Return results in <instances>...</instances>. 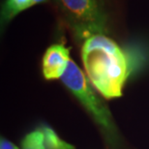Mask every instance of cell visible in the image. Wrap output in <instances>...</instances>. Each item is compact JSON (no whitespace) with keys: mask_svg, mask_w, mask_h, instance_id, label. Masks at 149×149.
I'll return each mask as SVG.
<instances>
[{"mask_svg":"<svg viewBox=\"0 0 149 149\" xmlns=\"http://www.w3.org/2000/svg\"><path fill=\"white\" fill-rule=\"evenodd\" d=\"M0 149H19V148L15 144L12 143V142L8 141L7 139H1V141H0Z\"/></svg>","mask_w":149,"mask_h":149,"instance_id":"obj_8","label":"cell"},{"mask_svg":"<svg viewBox=\"0 0 149 149\" xmlns=\"http://www.w3.org/2000/svg\"><path fill=\"white\" fill-rule=\"evenodd\" d=\"M70 61L69 49L60 44L50 46L43 57V74L45 79H61Z\"/></svg>","mask_w":149,"mask_h":149,"instance_id":"obj_4","label":"cell"},{"mask_svg":"<svg viewBox=\"0 0 149 149\" xmlns=\"http://www.w3.org/2000/svg\"><path fill=\"white\" fill-rule=\"evenodd\" d=\"M76 36L84 41L94 34H104L107 16L99 0H55Z\"/></svg>","mask_w":149,"mask_h":149,"instance_id":"obj_2","label":"cell"},{"mask_svg":"<svg viewBox=\"0 0 149 149\" xmlns=\"http://www.w3.org/2000/svg\"><path fill=\"white\" fill-rule=\"evenodd\" d=\"M42 132L44 134L45 145L47 149H74L73 145L62 141L56 133L49 127L43 128Z\"/></svg>","mask_w":149,"mask_h":149,"instance_id":"obj_6","label":"cell"},{"mask_svg":"<svg viewBox=\"0 0 149 149\" xmlns=\"http://www.w3.org/2000/svg\"><path fill=\"white\" fill-rule=\"evenodd\" d=\"M22 149H47L42 131H34L28 134L22 141Z\"/></svg>","mask_w":149,"mask_h":149,"instance_id":"obj_7","label":"cell"},{"mask_svg":"<svg viewBox=\"0 0 149 149\" xmlns=\"http://www.w3.org/2000/svg\"><path fill=\"white\" fill-rule=\"evenodd\" d=\"M60 79L90 112L98 124L106 130H112V119L109 109L95 95L84 73L74 61L71 60L69 62Z\"/></svg>","mask_w":149,"mask_h":149,"instance_id":"obj_3","label":"cell"},{"mask_svg":"<svg viewBox=\"0 0 149 149\" xmlns=\"http://www.w3.org/2000/svg\"><path fill=\"white\" fill-rule=\"evenodd\" d=\"M49 0H5L1 9V22L7 23L19 13L27 10L30 7Z\"/></svg>","mask_w":149,"mask_h":149,"instance_id":"obj_5","label":"cell"},{"mask_svg":"<svg viewBox=\"0 0 149 149\" xmlns=\"http://www.w3.org/2000/svg\"><path fill=\"white\" fill-rule=\"evenodd\" d=\"M81 58L93 86L107 99L120 97L129 74V62L120 47L105 34H94L82 44Z\"/></svg>","mask_w":149,"mask_h":149,"instance_id":"obj_1","label":"cell"}]
</instances>
